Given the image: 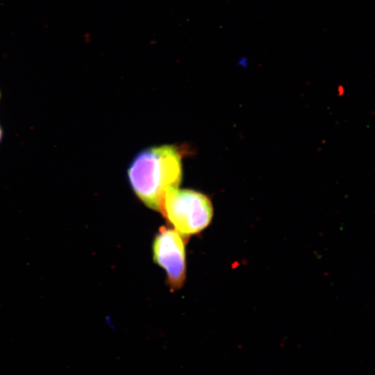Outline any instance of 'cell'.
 I'll list each match as a JSON object with an SVG mask.
<instances>
[{
	"label": "cell",
	"mask_w": 375,
	"mask_h": 375,
	"mask_svg": "<svg viewBox=\"0 0 375 375\" xmlns=\"http://www.w3.org/2000/svg\"><path fill=\"white\" fill-rule=\"evenodd\" d=\"M160 212L183 238L203 231L213 217L212 204L208 196L178 188L167 191Z\"/></svg>",
	"instance_id": "7a4b0ae2"
},
{
	"label": "cell",
	"mask_w": 375,
	"mask_h": 375,
	"mask_svg": "<svg viewBox=\"0 0 375 375\" xmlns=\"http://www.w3.org/2000/svg\"><path fill=\"white\" fill-rule=\"evenodd\" d=\"M188 151L183 146H154L140 151L132 160L127 170L128 181L148 208L160 212L167 191L178 187L182 160Z\"/></svg>",
	"instance_id": "6da1fadb"
},
{
	"label": "cell",
	"mask_w": 375,
	"mask_h": 375,
	"mask_svg": "<svg viewBox=\"0 0 375 375\" xmlns=\"http://www.w3.org/2000/svg\"><path fill=\"white\" fill-rule=\"evenodd\" d=\"M3 130H2V127L0 125V144H1L2 138H3Z\"/></svg>",
	"instance_id": "277c9868"
},
{
	"label": "cell",
	"mask_w": 375,
	"mask_h": 375,
	"mask_svg": "<svg viewBox=\"0 0 375 375\" xmlns=\"http://www.w3.org/2000/svg\"><path fill=\"white\" fill-rule=\"evenodd\" d=\"M0 99H1V92H0Z\"/></svg>",
	"instance_id": "5b68a950"
},
{
	"label": "cell",
	"mask_w": 375,
	"mask_h": 375,
	"mask_svg": "<svg viewBox=\"0 0 375 375\" xmlns=\"http://www.w3.org/2000/svg\"><path fill=\"white\" fill-rule=\"evenodd\" d=\"M176 231L161 227L153 243V258L166 274L170 289L183 285L186 275L185 241Z\"/></svg>",
	"instance_id": "3957f363"
}]
</instances>
